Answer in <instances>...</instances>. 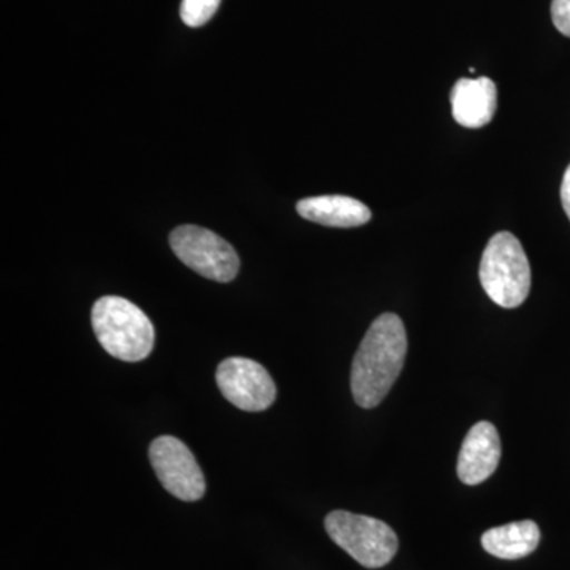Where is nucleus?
Wrapping results in <instances>:
<instances>
[{"label":"nucleus","mask_w":570,"mask_h":570,"mask_svg":"<svg viewBox=\"0 0 570 570\" xmlns=\"http://www.w3.org/2000/svg\"><path fill=\"white\" fill-rule=\"evenodd\" d=\"M325 530L333 542L363 568H384L395 558L397 538L384 521L335 510L326 517Z\"/></svg>","instance_id":"nucleus-4"},{"label":"nucleus","mask_w":570,"mask_h":570,"mask_svg":"<svg viewBox=\"0 0 570 570\" xmlns=\"http://www.w3.org/2000/svg\"><path fill=\"white\" fill-rule=\"evenodd\" d=\"M149 461L157 479L168 493L186 502L204 498L206 491L204 472L198 466L194 453L178 438L154 439L149 448Z\"/></svg>","instance_id":"nucleus-6"},{"label":"nucleus","mask_w":570,"mask_h":570,"mask_svg":"<svg viewBox=\"0 0 570 570\" xmlns=\"http://www.w3.org/2000/svg\"><path fill=\"white\" fill-rule=\"evenodd\" d=\"M176 257L198 275L230 283L239 272V257L224 238L198 225H181L170 235Z\"/></svg>","instance_id":"nucleus-5"},{"label":"nucleus","mask_w":570,"mask_h":570,"mask_svg":"<svg viewBox=\"0 0 570 570\" xmlns=\"http://www.w3.org/2000/svg\"><path fill=\"white\" fill-rule=\"evenodd\" d=\"M216 382L225 400L242 411H266L276 401L275 381L268 371L245 356L225 358L217 366Z\"/></svg>","instance_id":"nucleus-7"},{"label":"nucleus","mask_w":570,"mask_h":570,"mask_svg":"<svg viewBox=\"0 0 570 570\" xmlns=\"http://www.w3.org/2000/svg\"><path fill=\"white\" fill-rule=\"evenodd\" d=\"M551 20L562 36L570 37V0L551 2Z\"/></svg>","instance_id":"nucleus-13"},{"label":"nucleus","mask_w":570,"mask_h":570,"mask_svg":"<svg viewBox=\"0 0 570 570\" xmlns=\"http://www.w3.org/2000/svg\"><path fill=\"white\" fill-rule=\"evenodd\" d=\"M92 328L108 355L122 362L148 358L156 343L149 317L122 296H104L92 306Z\"/></svg>","instance_id":"nucleus-2"},{"label":"nucleus","mask_w":570,"mask_h":570,"mask_svg":"<svg viewBox=\"0 0 570 570\" xmlns=\"http://www.w3.org/2000/svg\"><path fill=\"white\" fill-rule=\"evenodd\" d=\"M561 204L562 208H564L566 214H568L570 220V165L568 167V170H566L564 178H562Z\"/></svg>","instance_id":"nucleus-14"},{"label":"nucleus","mask_w":570,"mask_h":570,"mask_svg":"<svg viewBox=\"0 0 570 570\" xmlns=\"http://www.w3.org/2000/svg\"><path fill=\"white\" fill-rule=\"evenodd\" d=\"M480 283L485 294L505 309L527 302L531 291V266L515 235L499 232L490 239L480 261Z\"/></svg>","instance_id":"nucleus-3"},{"label":"nucleus","mask_w":570,"mask_h":570,"mask_svg":"<svg viewBox=\"0 0 570 570\" xmlns=\"http://www.w3.org/2000/svg\"><path fill=\"white\" fill-rule=\"evenodd\" d=\"M223 0H183L181 2V20L189 28H200L206 24L217 9H219Z\"/></svg>","instance_id":"nucleus-12"},{"label":"nucleus","mask_w":570,"mask_h":570,"mask_svg":"<svg viewBox=\"0 0 570 570\" xmlns=\"http://www.w3.org/2000/svg\"><path fill=\"white\" fill-rule=\"evenodd\" d=\"M407 335L396 314L379 316L371 324L352 363L351 387L355 403L365 409L379 406L403 371Z\"/></svg>","instance_id":"nucleus-1"},{"label":"nucleus","mask_w":570,"mask_h":570,"mask_svg":"<svg viewBox=\"0 0 570 570\" xmlns=\"http://www.w3.org/2000/svg\"><path fill=\"white\" fill-rule=\"evenodd\" d=\"M540 530L531 520L515 521L483 532L482 547L501 560H521L538 549Z\"/></svg>","instance_id":"nucleus-11"},{"label":"nucleus","mask_w":570,"mask_h":570,"mask_svg":"<svg viewBox=\"0 0 570 570\" xmlns=\"http://www.w3.org/2000/svg\"><path fill=\"white\" fill-rule=\"evenodd\" d=\"M303 219L326 227L351 228L370 223L371 209L363 202L346 195H321L303 198L296 204Z\"/></svg>","instance_id":"nucleus-10"},{"label":"nucleus","mask_w":570,"mask_h":570,"mask_svg":"<svg viewBox=\"0 0 570 570\" xmlns=\"http://www.w3.org/2000/svg\"><path fill=\"white\" fill-rule=\"evenodd\" d=\"M455 121L468 129H480L493 119L498 107V89L487 77L461 78L450 94Z\"/></svg>","instance_id":"nucleus-9"},{"label":"nucleus","mask_w":570,"mask_h":570,"mask_svg":"<svg viewBox=\"0 0 570 570\" xmlns=\"http://www.w3.org/2000/svg\"><path fill=\"white\" fill-rule=\"evenodd\" d=\"M501 439L497 426L479 422L469 430L461 445L456 472L466 485H480L494 474L501 461Z\"/></svg>","instance_id":"nucleus-8"}]
</instances>
